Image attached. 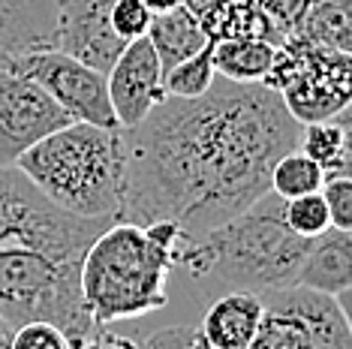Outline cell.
I'll use <instances>...</instances> for the list:
<instances>
[{
    "label": "cell",
    "mask_w": 352,
    "mask_h": 349,
    "mask_svg": "<svg viewBox=\"0 0 352 349\" xmlns=\"http://www.w3.org/2000/svg\"><path fill=\"white\" fill-rule=\"evenodd\" d=\"M301 124L262 82L217 76L202 97H166L124 130V193L115 220L175 223L184 241L223 226L271 190V169Z\"/></svg>",
    "instance_id": "6da1fadb"
},
{
    "label": "cell",
    "mask_w": 352,
    "mask_h": 349,
    "mask_svg": "<svg viewBox=\"0 0 352 349\" xmlns=\"http://www.w3.org/2000/svg\"><path fill=\"white\" fill-rule=\"evenodd\" d=\"M310 238L295 235L286 226L283 199L268 190L241 214L202 238L184 241L178 268L187 271L211 298L241 289L256 295L298 286L301 259Z\"/></svg>",
    "instance_id": "7a4b0ae2"
},
{
    "label": "cell",
    "mask_w": 352,
    "mask_h": 349,
    "mask_svg": "<svg viewBox=\"0 0 352 349\" xmlns=\"http://www.w3.org/2000/svg\"><path fill=\"white\" fill-rule=\"evenodd\" d=\"M181 244L184 232L175 223L115 220L102 229L82 259V295L94 322L106 328L163 311Z\"/></svg>",
    "instance_id": "3957f363"
},
{
    "label": "cell",
    "mask_w": 352,
    "mask_h": 349,
    "mask_svg": "<svg viewBox=\"0 0 352 349\" xmlns=\"http://www.w3.org/2000/svg\"><path fill=\"white\" fill-rule=\"evenodd\" d=\"M124 126L73 121L15 160V169L58 208L76 217L115 220L124 193Z\"/></svg>",
    "instance_id": "277c9868"
},
{
    "label": "cell",
    "mask_w": 352,
    "mask_h": 349,
    "mask_svg": "<svg viewBox=\"0 0 352 349\" xmlns=\"http://www.w3.org/2000/svg\"><path fill=\"white\" fill-rule=\"evenodd\" d=\"M82 259L58 256L39 247L0 250V319L6 325L52 322L78 349L100 325L82 295Z\"/></svg>",
    "instance_id": "5b68a950"
},
{
    "label": "cell",
    "mask_w": 352,
    "mask_h": 349,
    "mask_svg": "<svg viewBox=\"0 0 352 349\" xmlns=\"http://www.w3.org/2000/svg\"><path fill=\"white\" fill-rule=\"evenodd\" d=\"M262 85L283 97L298 124L328 121L352 102V52L328 49L292 34L274 49Z\"/></svg>",
    "instance_id": "8992f818"
},
{
    "label": "cell",
    "mask_w": 352,
    "mask_h": 349,
    "mask_svg": "<svg viewBox=\"0 0 352 349\" xmlns=\"http://www.w3.org/2000/svg\"><path fill=\"white\" fill-rule=\"evenodd\" d=\"M115 220L76 217L45 199L15 166H0V250L39 247L58 256H85L91 241Z\"/></svg>",
    "instance_id": "52a82bcc"
},
{
    "label": "cell",
    "mask_w": 352,
    "mask_h": 349,
    "mask_svg": "<svg viewBox=\"0 0 352 349\" xmlns=\"http://www.w3.org/2000/svg\"><path fill=\"white\" fill-rule=\"evenodd\" d=\"M6 67L30 78V82H36L73 121L97 124L106 126V130L121 126L109 100L106 73H100V69L87 67V63L69 58L58 49L28 54V58H19L6 63Z\"/></svg>",
    "instance_id": "ba28073f"
},
{
    "label": "cell",
    "mask_w": 352,
    "mask_h": 349,
    "mask_svg": "<svg viewBox=\"0 0 352 349\" xmlns=\"http://www.w3.org/2000/svg\"><path fill=\"white\" fill-rule=\"evenodd\" d=\"M73 124L36 82L0 67V166H15L28 148Z\"/></svg>",
    "instance_id": "9c48e42d"
},
{
    "label": "cell",
    "mask_w": 352,
    "mask_h": 349,
    "mask_svg": "<svg viewBox=\"0 0 352 349\" xmlns=\"http://www.w3.org/2000/svg\"><path fill=\"white\" fill-rule=\"evenodd\" d=\"M111 3L115 0H58L54 49L109 73L126 49V39L111 27Z\"/></svg>",
    "instance_id": "30bf717a"
},
{
    "label": "cell",
    "mask_w": 352,
    "mask_h": 349,
    "mask_svg": "<svg viewBox=\"0 0 352 349\" xmlns=\"http://www.w3.org/2000/svg\"><path fill=\"white\" fill-rule=\"evenodd\" d=\"M106 82L111 109H115V117L124 130L142 124L166 100L163 67H160V58L154 45L148 43V36L126 43V49L118 54L115 67L106 73Z\"/></svg>",
    "instance_id": "8fae6325"
},
{
    "label": "cell",
    "mask_w": 352,
    "mask_h": 349,
    "mask_svg": "<svg viewBox=\"0 0 352 349\" xmlns=\"http://www.w3.org/2000/svg\"><path fill=\"white\" fill-rule=\"evenodd\" d=\"M58 0H0V67L54 49Z\"/></svg>",
    "instance_id": "7c38bea8"
},
{
    "label": "cell",
    "mask_w": 352,
    "mask_h": 349,
    "mask_svg": "<svg viewBox=\"0 0 352 349\" xmlns=\"http://www.w3.org/2000/svg\"><path fill=\"white\" fill-rule=\"evenodd\" d=\"M265 313V298L256 292L232 289L208 304L202 322L196 325L211 349H247Z\"/></svg>",
    "instance_id": "4fadbf2b"
},
{
    "label": "cell",
    "mask_w": 352,
    "mask_h": 349,
    "mask_svg": "<svg viewBox=\"0 0 352 349\" xmlns=\"http://www.w3.org/2000/svg\"><path fill=\"white\" fill-rule=\"evenodd\" d=\"M280 292L304 322L298 349H352V328L334 295L307 286H289Z\"/></svg>",
    "instance_id": "5bb4252c"
},
{
    "label": "cell",
    "mask_w": 352,
    "mask_h": 349,
    "mask_svg": "<svg viewBox=\"0 0 352 349\" xmlns=\"http://www.w3.org/2000/svg\"><path fill=\"white\" fill-rule=\"evenodd\" d=\"M298 286L334 298L352 289V232L325 229L322 235L310 238L307 253L301 259Z\"/></svg>",
    "instance_id": "9a60e30c"
},
{
    "label": "cell",
    "mask_w": 352,
    "mask_h": 349,
    "mask_svg": "<svg viewBox=\"0 0 352 349\" xmlns=\"http://www.w3.org/2000/svg\"><path fill=\"white\" fill-rule=\"evenodd\" d=\"M148 43L154 45L157 58H160V67H163V76L169 73L172 67H178L181 60L193 58L196 52H202L208 45V36L199 19L187 6H178V10H169V12H157L151 19V27H148Z\"/></svg>",
    "instance_id": "2e32d148"
},
{
    "label": "cell",
    "mask_w": 352,
    "mask_h": 349,
    "mask_svg": "<svg viewBox=\"0 0 352 349\" xmlns=\"http://www.w3.org/2000/svg\"><path fill=\"white\" fill-rule=\"evenodd\" d=\"M196 19L208 43H223L235 36H262L274 45L283 43L256 0H211Z\"/></svg>",
    "instance_id": "e0dca14e"
},
{
    "label": "cell",
    "mask_w": 352,
    "mask_h": 349,
    "mask_svg": "<svg viewBox=\"0 0 352 349\" xmlns=\"http://www.w3.org/2000/svg\"><path fill=\"white\" fill-rule=\"evenodd\" d=\"M274 43L262 36H235L214 43V69L229 82H262L274 60Z\"/></svg>",
    "instance_id": "ac0fdd59"
},
{
    "label": "cell",
    "mask_w": 352,
    "mask_h": 349,
    "mask_svg": "<svg viewBox=\"0 0 352 349\" xmlns=\"http://www.w3.org/2000/svg\"><path fill=\"white\" fill-rule=\"evenodd\" d=\"M298 36L328 49L352 52V0H310Z\"/></svg>",
    "instance_id": "d6986e66"
},
{
    "label": "cell",
    "mask_w": 352,
    "mask_h": 349,
    "mask_svg": "<svg viewBox=\"0 0 352 349\" xmlns=\"http://www.w3.org/2000/svg\"><path fill=\"white\" fill-rule=\"evenodd\" d=\"M322 184H325V172L307 154H301L298 148L283 154L271 169V190L280 199H298V196L307 193H319Z\"/></svg>",
    "instance_id": "ffe728a7"
},
{
    "label": "cell",
    "mask_w": 352,
    "mask_h": 349,
    "mask_svg": "<svg viewBox=\"0 0 352 349\" xmlns=\"http://www.w3.org/2000/svg\"><path fill=\"white\" fill-rule=\"evenodd\" d=\"M214 78H217V69H214V43H208L202 52L181 60L178 67H172L163 76L166 97H181V100L202 97L208 87L214 85Z\"/></svg>",
    "instance_id": "44dd1931"
},
{
    "label": "cell",
    "mask_w": 352,
    "mask_h": 349,
    "mask_svg": "<svg viewBox=\"0 0 352 349\" xmlns=\"http://www.w3.org/2000/svg\"><path fill=\"white\" fill-rule=\"evenodd\" d=\"M301 154H307L319 169L325 172V178L338 174L340 166V130L338 124L328 117V121H314V124H301L298 130V145Z\"/></svg>",
    "instance_id": "7402d4cb"
},
{
    "label": "cell",
    "mask_w": 352,
    "mask_h": 349,
    "mask_svg": "<svg viewBox=\"0 0 352 349\" xmlns=\"http://www.w3.org/2000/svg\"><path fill=\"white\" fill-rule=\"evenodd\" d=\"M283 217H286V226L301 238H316V235H322L325 229H331L322 193H307V196H298V199H283Z\"/></svg>",
    "instance_id": "603a6c76"
},
{
    "label": "cell",
    "mask_w": 352,
    "mask_h": 349,
    "mask_svg": "<svg viewBox=\"0 0 352 349\" xmlns=\"http://www.w3.org/2000/svg\"><path fill=\"white\" fill-rule=\"evenodd\" d=\"M10 349H76V346L52 322H21L10 335Z\"/></svg>",
    "instance_id": "cb8c5ba5"
},
{
    "label": "cell",
    "mask_w": 352,
    "mask_h": 349,
    "mask_svg": "<svg viewBox=\"0 0 352 349\" xmlns=\"http://www.w3.org/2000/svg\"><path fill=\"white\" fill-rule=\"evenodd\" d=\"M319 193H322V199H325L331 229L352 232V178H346V174H331V178H325Z\"/></svg>",
    "instance_id": "d4e9b609"
},
{
    "label": "cell",
    "mask_w": 352,
    "mask_h": 349,
    "mask_svg": "<svg viewBox=\"0 0 352 349\" xmlns=\"http://www.w3.org/2000/svg\"><path fill=\"white\" fill-rule=\"evenodd\" d=\"M256 3L265 12V19L271 21V27L277 30L280 39L298 34L304 15L310 10V0H256Z\"/></svg>",
    "instance_id": "484cf974"
},
{
    "label": "cell",
    "mask_w": 352,
    "mask_h": 349,
    "mask_svg": "<svg viewBox=\"0 0 352 349\" xmlns=\"http://www.w3.org/2000/svg\"><path fill=\"white\" fill-rule=\"evenodd\" d=\"M151 10L142 0H115L111 3V27H115L118 36H124L126 43L130 39H139L148 34L151 27Z\"/></svg>",
    "instance_id": "4316f807"
},
{
    "label": "cell",
    "mask_w": 352,
    "mask_h": 349,
    "mask_svg": "<svg viewBox=\"0 0 352 349\" xmlns=\"http://www.w3.org/2000/svg\"><path fill=\"white\" fill-rule=\"evenodd\" d=\"M199 340L196 325H172V328L154 331L148 340H139V349H193Z\"/></svg>",
    "instance_id": "83f0119b"
},
{
    "label": "cell",
    "mask_w": 352,
    "mask_h": 349,
    "mask_svg": "<svg viewBox=\"0 0 352 349\" xmlns=\"http://www.w3.org/2000/svg\"><path fill=\"white\" fill-rule=\"evenodd\" d=\"M331 121L338 124V130H340V166H338V174L352 178V102L349 106H343Z\"/></svg>",
    "instance_id": "f1b7e54d"
},
{
    "label": "cell",
    "mask_w": 352,
    "mask_h": 349,
    "mask_svg": "<svg viewBox=\"0 0 352 349\" xmlns=\"http://www.w3.org/2000/svg\"><path fill=\"white\" fill-rule=\"evenodd\" d=\"M78 349H139V340L124 337V335H115V331L106 325V328H100L97 335L87 337Z\"/></svg>",
    "instance_id": "f546056e"
},
{
    "label": "cell",
    "mask_w": 352,
    "mask_h": 349,
    "mask_svg": "<svg viewBox=\"0 0 352 349\" xmlns=\"http://www.w3.org/2000/svg\"><path fill=\"white\" fill-rule=\"evenodd\" d=\"M142 3L151 10V15L157 12H169V10H178V6H184V0H142Z\"/></svg>",
    "instance_id": "4dcf8cb0"
},
{
    "label": "cell",
    "mask_w": 352,
    "mask_h": 349,
    "mask_svg": "<svg viewBox=\"0 0 352 349\" xmlns=\"http://www.w3.org/2000/svg\"><path fill=\"white\" fill-rule=\"evenodd\" d=\"M338 304L343 307V313H346V322H349V328H352V289L340 292V295H338Z\"/></svg>",
    "instance_id": "1f68e13d"
},
{
    "label": "cell",
    "mask_w": 352,
    "mask_h": 349,
    "mask_svg": "<svg viewBox=\"0 0 352 349\" xmlns=\"http://www.w3.org/2000/svg\"><path fill=\"white\" fill-rule=\"evenodd\" d=\"M10 335H12V325L0 319V349H10Z\"/></svg>",
    "instance_id": "d6a6232c"
}]
</instances>
